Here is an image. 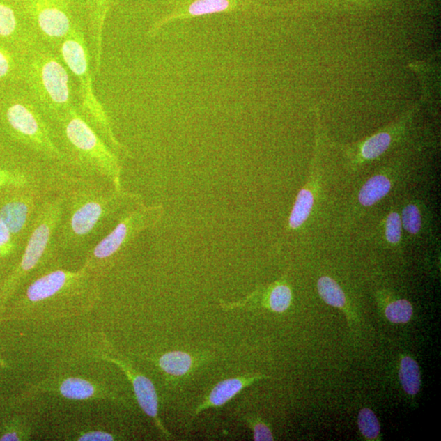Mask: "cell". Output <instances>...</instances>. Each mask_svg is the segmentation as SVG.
Here are the masks:
<instances>
[{
	"mask_svg": "<svg viewBox=\"0 0 441 441\" xmlns=\"http://www.w3.org/2000/svg\"><path fill=\"white\" fill-rule=\"evenodd\" d=\"M39 387H50L51 392H58L66 399L86 401L90 399H112L124 402L117 396L88 379L70 377L54 383L42 382Z\"/></svg>",
	"mask_w": 441,
	"mask_h": 441,
	"instance_id": "obj_13",
	"label": "cell"
},
{
	"mask_svg": "<svg viewBox=\"0 0 441 441\" xmlns=\"http://www.w3.org/2000/svg\"><path fill=\"white\" fill-rule=\"evenodd\" d=\"M162 205L139 203L118 217L113 229L88 249L84 265L98 279L144 231L153 229L164 215Z\"/></svg>",
	"mask_w": 441,
	"mask_h": 441,
	"instance_id": "obj_7",
	"label": "cell"
},
{
	"mask_svg": "<svg viewBox=\"0 0 441 441\" xmlns=\"http://www.w3.org/2000/svg\"><path fill=\"white\" fill-rule=\"evenodd\" d=\"M386 317L392 323H407L412 315V307L409 301L401 300L389 304L385 310Z\"/></svg>",
	"mask_w": 441,
	"mask_h": 441,
	"instance_id": "obj_25",
	"label": "cell"
},
{
	"mask_svg": "<svg viewBox=\"0 0 441 441\" xmlns=\"http://www.w3.org/2000/svg\"><path fill=\"white\" fill-rule=\"evenodd\" d=\"M22 249L14 239L7 225L0 218V281L6 277L16 265Z\"/></svg>",
	"mask_w": 441,
	"mask_h": 441,
	"instance_id": "obj_15",
	"label": "cell"
},
{
	"mask_svg": "<svg viewBox=\"0 0 441 441\" xmlns=\"http://www.w3.org/2000/svg\"><path fill=\"white\" fill-rule=\"evenodd\" d=\"M4 130L24 150L47 164L79 176L53 127L31 104L15 102L4 112Z\"/></svg>",
	"mask_w": 441,
	"mask_h": 441,
	"instance_id": "obj_5",
	"label": "cell"
},
{
	"mask_svg": "<svg viewBox=\"0 0 441 441\" xmlns=\"http://www.w3.org/2000/svg\"><path fill=\"white\" fill-rule=\"evenodd\" d=\"M358 426L360 433L369 440H376L380 433V424L377 416L368 408H364L359 411Z\"/></svg>",
	"mask_w": 441,
	"mask_h": 441,
	"instance_id": "obj_24",
	"label": "cell"
},
{
	"mask_svg": "<svg viewBox=\"0 0 441 441\" xmlns=\"http://www.w3.org/2000/svg\"><path fill=\"white\" fill-rule=\"evenodd\" d=\"M313 205H314V196L311 189L306 187L302 189L297 194L288 218L289 230L298 229L305 224L311 215Z\"/></svg>",
	"mask_w": 441,
	"mask_h": 441,
	"instance_id": "obj_18",
	"label": "cell"
},
{
	"mask_svg": "<svg viewBox=\"0 0 441 441\" xmlns=\"http://www.w3.org/2000/svg\"><path fill=\"white\" fill-rule=\"evenodd\" d=\"M391 144V137L386 132H381L364 142L362 155L364 159L373 160L378 157L388 148Z\"/></svg>",
	"mask_w": 441,
	"mask_h": 441,
	"instance_id": "obj_23",
	"label": "cell"
},
{
	"mask_svg": "<svg viewBox=\"0 0 441 441\" xmlns=\"http://www.w3.org/2000/svg\"><path fill=\"white\" fill-rule=\"evenodd\" d=\"M251 428L254 431V440L255 441H272L274 440L271 429L260 420L249 421Z\"/></svg>",
	"mask_w": 441,
	"mask_h": 441,
	"instance_id": "obj_30",
	"label": "cell"
},
{
	"mask_svg": "<svg viewBox=\"0 0 441 441\" xmlns=\"http://www.w3.org/2000/svg\"><path fill=\"white\" fill-rule=\"evenodd\" d=\"M77 440L82 441H105L114 440H116V438L115 436L111 433H107V431H91L80 434Z\"/></svg>",
	"mask_w": 441,
	"mask_h": 441,
	"instance_id": "obj_32",
	"label": "cell"
},
{
	"mask_svg": "<svg viewBox=\"0 0 441 441\" xmlns=\"http://www.w3.org/2000/svg\"><path fill=\"white\" fill-rule=\"evenodd\" d=\"M75 175L47 164L33 155L6 150L0 146V194L18 187H41L63 191Z\"/></svg>",
	"mask_w": 441,
	"mask_h": 441,
	"instance_id": "obj_9",
	"label": "cell"
},
{
	"mask_svg": "<svg viewBox=\"0 0 441 441\" xmlns=\"http://www.w3.org/2000/svg\"><path fill=\"white\" fill-rule=\"evenodd\" d=\"M317 288L322 300L327 304L339 308H343L345 306V294L334 279L328 277H321L318 281Z\"/></svg>",
	"mask_w": 441,
	"mask_h": 441,
	"instance_id": "obj_20",
	"label": "cell"
},
{
	"mask_svg": "<svg viewBox=\"0 0 441 441\" xmlns=\"http://www.w3.org/2000/svg\"><path fill=\"white\" fill-rule=\"evenodd\" d=\"M159 366L162 371L173 377L186 376L193 368V357L183 352H171L158 359Z\"/></svg>",
	"mask_w": 441,
	"mask_h": 441,
	"instance_id": "obj_17",
	"label": "cell"
},
{
	"mask_svg": "<svg viewBox=\"0 0 441 441\" xmlns=\"http://www.w3.org/2000/svg\"><path fill=\"white\" fill-rule=\"evenodd\" d=\"M13 68V59L10 54L0 46V79L6 77L11 73Z\"/></svg>",
	"mask_w": 441,
	"mask_h": 441,
	"instance_id": "obj_31",
	"label": "cell"
},
{
	"mask_svg": "<svg viewBox=\"0 0 441 441\" xmlns=\"http://www.w3.org/2000/svg\"><path fill=\"white\" fill-rule=\"evenodd\" d=\"M17 29V20L11 7L0 2V36L10 37Z\"/></svg>",
	"mask_w": 441,
	"mask_h": 441,
	"instance_id": "obj_26",
	"label": "cell"
},
{
	"mask_svg": "<svg viewBox=\"0 0 441 441\" xmlns=\"http://www.w3.org/2000/svg\"><path fill=\"white\" fill-rule=\"evenodd\" d=\"M60 53L66 68L78 79L82 115L118 155L127 153L125 147L114 132L105 109L94 93L86 40L77 26H75L61 42Z\"/></svg>",
	"mask_w": 441,
	"mask_h": 441,
	"instance_id": "obj_6",
	"label": "cell"
},
{
	"mask_svg": "<svg viewBox=\"0 0 441 441\" xmlns=\"http://www.w3.org/2000/svg\"><path fill=\"white\" fill-rule=\"evenodd\" d=\"M229 8V0H194L188 8V13L191 16L198 17L224 12Z\"/></svg>",
	"mask_w": 441,
	"mask_h": 441,
	"instance_id": "obj_22",
	"label": "cell"
},
{
	"mask_svg": "<svg viewBox=\"0 0 441 441\" xmlns=\"http://www.w3.org/2000/svg\"><path fill=\"white\" fill-rule=\"evenodd\" d=\"M63 189L47 199L42 206L23 246L20 258L0 281V314L28 281L56 265L59 250L56 235L64 212Z\"/></svg>",
	"mask_w": 441,
	"mask_h": 441,
	"instance_id": "obj_3",
	"label": "cell"
},
{
	"mask_svg": "<svg viewBox=\"0 0 441 441\" xmlns=\"http://www.w3.org/2000/svg\"><path fill=\"white\" fill-rule=\"evenodd\" d=\"M401 227L400 215L396 212H391L386 222V236L390 243L397 244L401 240Z\"/></svg>",
	"mask_w": 441,
	"mask_h": 441,
	"instance_id": "obj_28",
	"label": "cell"
},
{
	"mask_svg": "<svg viewBox=\"0 0 441 441\" xmlns=\"http://www.w3.org/2000/svg\"><path fill=\"white\" fill-rule=\"evenodd\" d=\"M27 8L38 30L50 41L63 40L75 26L68 0H29Z\"/></svg>",
	"mask_w": 441,
	"mask_h": 441,
	"instance_id": "obj_11",
	"label": "cell"
},
{
	"mask_svg": "<svg viewBox=\"0 0 441 441\" xmlns=\"http://www.w3.org/2000/svg\"><path fill=\"white\" fill-rule=\"evenodd\" d=\"M64 150L80 177L93 178L110 183L121 191L122 166L118 155L102 139L77 108L71 107L59 120Z\"/></svg>",
	"mask_w": 441,
	"mask_h": 441,
	"instance_id": "obj_4",
	"label": "cell"
},
{
	"mask_svg": "<svg viewBox=\"0 0 441 441\" xmlns=\"http://www.w3.org/2000/svg\"><path fill=\"white\" fill-rule=\"evenodd\" d=\"M401 224L410 234H417L421 229V219L419 208L415 205H408L404 208L401 217Z\"/></svg>",
	"mask_w": 441,
	"mask_h": 441,
	"instance_id": "obj_27",
	"label": "cell"
},
{
	"mask_svg": "<svg viewBox=\"0 0 441 441\" xmlns=\"http://www.w3.org/2000/svg\"><path fill=\"white\" fill-rule=\"evenodd\" d=\"M99 358L116 364L125 372L127 378L130 379L132 387H134L137 402H139L141 410L145 412L146 415H148L151 419H154L157 428L162 431L166 436H169V434L168 431L164 429L159 419V400L157 392H156L153 382H151L148 378L137 373L134 368H132V366L125 362L124 360L113 358L106 355H102Z\"/></svg>",
	"mask_w": 441,
	"mask_h": 441,
	"instance_id": "obj_12",
	"label": "cell"
},
{
	"mask_svg": "<svg viewBox=\"0 0 441 441\" xmlns=\"http://www.w3.org/2000/svg\"><path fill=\"white\" fill-rule=\"evenodd\" d=\"M27 75L33 97L51 121L59 120L72 107L68 71L54 54L38 52Z\"/></svg>",
	"mask_w": 441,
	"mask_h": 441,
	"instance_id": "obj_8",
	"label": "cell"
},
{
	"mask_svg": "<svg viewBox=\"0 0 441 441\" xmlns=\"http://www.w3.org/2000/svg\"><path fill=\"white\" fill-rule=\"evenodd\" d=\"M98 279L84 265L78 271L55 265L36 274L13 297L8 312L13 317H39L88 310L98 300Z\"/></svg>",
	"mask_w": 441,
	"mask_h": 441,
	"instance_id": "obj_2",
	"label": "cell"
},
{
	"mask_svg": "<svg viewBox=\"0 0 441 441\" xmlns=\"http://www.w3.org/2000/svg\"><path fill=\"white\" fill-rule=\"evenodd\" d=\"M22 428L21 425L7 426L0 435V440L13 441V440H25L29 438V431Z\"/></svg>",
	"mask_w": 441,
	"mask_h": 441,
	"instance_id": "obj_29",
	"label": "cell"
},
{
	"mask_svg": "<svg viewBox=\"0 0 441 441\" xmlns=\"http://www.w3.org/2000/svg\"><path fill=\"white\" fill-rule=\"evenodd\" d=\"M399 377L402 387L408 394H418L421 387V376L419 364L415 359L410 357L402 358Z\"/></svg>",
	"mask_w": 441,
	"mask_h": 441,
	"instance_id": "obj_19",
	"label": "cell"
},
{
	"mask_svg": "<svg viewBox=\"0 0 441 441\" xmlns=\"http://www.w3.org/2000/svg\"><path fill=\"white\" fill-rule=\"evenodd\" d=\"M64 212L56 231L59 249L87 248L126 210L141 203L140 194L117 191L102 180L75 177L63 189Z\"/></svg>",
	"mask_w": 441,
	"mask_h": 441,
	"instance_id": "obj_1",
	"label": "cell"
},
{
	"mask_svg": "<svg viewBox=\"0 0 441 441\" xmlns=\"http://www.w3.org/2000/svg\"><path fill=\"white\" fill-rule=\"evenodd\" d=\"M56 193L59 192L29 187L8 189L0 194V218L22 248L38 213L47 199Z\"/></svg>",
	"mask_w": 441,
	"mask_h": 441,
	"instance_id": "obj_10",
	"label": "cell"
},
{
	"mask_svg": "<svg viewBox=\"0 0 441 441\" xmlns=\"http://www.w3.org/2000/svg\"><path fill=\"white\" fill-rule=\"evenodd\" d=\"M392 183L384 175H376L364 185L359 193V201L363 206L369 207L385 197L391 191Z\"/></svg>",
	"mask_w": 441,
	"mask_h": 441,
	"instance_id": "obj_16",
	"label": "cell"
},
{
	"mask_svg": "<svg viewBox=\"0 0 441 441\" xmlns=\"http://www.w3.org/2000/svg\"><path fill=\"white\" fill-rule=\"evenodd\" d=\"M263 378L265 377L263 376H245L226 379V380L222 381L212 389L210 394L203 401L202 404L198 406L196 412H194V415H197L203 410L210 409V408L224 405L226 403L233 399L244 388Z\"/></svg>",
	"mask_w": 441,
	"mask_h": 441,
	"instance_id": "obj_14",
	"label": "cell"
},
{
	"mask_svg": "<svg viewBox=\"0 0 441 441\" xmlns=\"http://www.w3.org/2000/svg\"><path fill=\"white\" fill-rule=\"evenodd\" d=\"M292 301V291L286 284H274L268 297V307L276 312L286 311Z\"/></svg>",
	"mask_w": 441,
	"mask_h": 441,
	"instance_id": "obj_21",
	"label": "cell"
}]
</instances>
